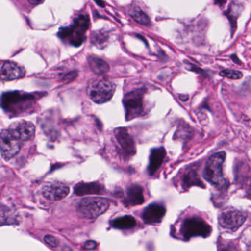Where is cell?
Listing matches in <instances>:
<instances>
[{
	"instance_id": "6da1fadb",
	"label": "cell",
	"mask_w": 251,
	"mask_h": 251,
	"mask_svg": "<svg viewBox=\"0 0 251 251\" xmlns=\"http://www.w3.org/2000/svg\"><path fill=\"white\" fill-rule=\"evenodd\" d=\"M36 102V97L30 94L11 92L3 94L0 103L2 108L11 115H19L29 111Z\"/></svg>"
},
{
	"instance_id": "7a4b0ae2",
	"label": "cell",
	"mask_w": 251,
	"mask_h": 251,
	"mask_svg": "<svg viewBox=\"0 0 251 251\" xmlns=\"http://www.w3.org/2000/svg\"><path fill=\"white\" fill-rule=\"evenodd\" d=\"M89 18L86 15L79 16L70 27L61 29L59 38L75 47H79L86 40V33L89 27Z\"/></svg>"
},
{
	"instance_id": "3957f363",
	"label": "cell",
	"mask_w": 251,
	"mask_h": 251,
	"mask_svg": "<svg viewBox=\"0 0 251 251\" xmlns=\"http://www.w3.org/2000/svg\"><path fill=\"white\" fill-rule=\"evenodd\" d=\"M226 157L225 152L214 154L207 161L204 171L205 180L220 189L226 187L227 185V181L223 176V164Z\"/></svg>"
},
{
	"instance_id": "277c9868",
	"label": "cell",
	"mask_w": 251,
	"mask_h": 251,
	"mask_svg": "<svg viewBox=\"0 0 251 251\" xmlns=\"http://www.w3.org/2000/svg\"><path fill=\"white\" fill-rule=\"evenodd\" d=\"M115 90V85L105 79L93 80L88 88L91 99L98 104L108 102L112 98Z\"/></svg>"
},
{
	"instance_id": "5b68a950",
	"label": "cell",
	"mask_w": 251,
	"mask_h": 251,
	"mask_svg": "<svg viewBox=\"0 0 251 251\" xmlns=\"http://www.w3.org/2000/svg\"><path fill=\"white\" fill-rule=\"evenodd\" d=\"M110 206V201L102 198H87L80 202L79 214L83 218L92 220L104 214Z\"/></svg>"
},
{
	"instance_id": "8992f818",
	"label": "cell",
	"mask_w": 251,
	"mask_h": 251,
	"mask_svg": "<svg viewBox=\"0 0 251 251\" xmlns=\"http://www.w3.org/2000/svg\"><path fill=\"white\" fill-rule=\"evenodd\" d=\"M145 93V89H136L126 94L123 98L127 121L140 117L143 114V97Z\"/></svg>"
},
{
	"instance_id": "52a82bcc",
	"label": "cell",
	"mask_w": 251,
	"mask_h": 251,
	"mask_svg": "<svg viewBox=\"0 0 251 251\" xmlns=\"http://www.w3.org/2000/svg\"><path fill=\"white\" fill-rule=\"evenodd\" d=\"M180 233L183 238L189 240L190 238L195 236H202L208 237L211 233V227L199 217H192L186 219L182 224Z\"/></svg>"
},
{
	"instance_id": "ba28073f",
	"label": "cell",
	"mask_w": 251,
	"mask_h": 251,
	"mask_svg": "<svg viewBox=\"0 0 251 251\" xmlns=\"http://www.w3.org/2000/svg\"><path fill=\"white\" fill-rule=\"evenodd\" d=\"M21 149V141L15 137L8 129L0 133V150L4 159L8 161L19 153Z\"/></svg>"
},
{
	"instance_id": "9c48e42d",
	"label": "cell",
	"mask_w": 251,
	"mask_h": 251,
	"mask_svg": "<svg viewBox=\"0 0 251 251\" xmlns=\"http://www.w3.org/2000/svg\"><path fill=\"white\" fill-rule=\"evenodd\" d=\"M246 219V213L243 211L236 209H227L220 214L219 221L223 228L234 232L243 225Z\"/></svg>"
},
{
	"instance_id": "30bf717a",
	"label": "cell",
	"mask_w": 251,
	"mask_h": 251,
	"mask_svg": "<svg viewBox=\"0 0 251 251\" xmlns=\"http://www.w3.org/2000/svg\"><path fill=\"white\" fill-rule=\"evenodd\" d=\"M69 193L70 187L61 182H50L42 188V195L50 201H57L64 199Z\"/></svg>"
},
{
	"instance_id": "8fae6325",
	"label": "cell",
	"mask_w": 251,
	"mask_h": 251,
	"mask_svg": "<svg viewBox=\"0 0 251 251\" xmlns=\"http://www.w3.org/2000/svg\"><path fill=\"white\" fill-rule=\"evenodd\" d=\"M9 131L19 140L29 141L34 138L36 127L30 122L20 121L14 123L8 128Z\"/></svg>"
},
{
	"instance_id": "7c38bea8",
	"label": "cell",
	"mask_w": 251,
	"mask_h": 251,
	"mask_svg": "<svg viewBox=\"0 0 251 251\" xmlns=\"http://www.w3.org/2000/svg\"><path fill=\"white\" fill-rule=\"evenodd\" d=\"M114 136L123 150L126 156L131 157L136 153V145L130 133L125 127H118L114 130Z\"/></svg>"
},
{
	"instance_id": "4fadbf2b",
	"label": "cell",
	"mask_w": 251,
	"mask_h": 251,
	"mask_svg": "<svg viewBox=\"0 0 251 251\" xmlns=\"http://www.w3.org/2000/svg\"><path fill=\"white\" fill-rule=\"evenodd\" d=\"M25 75V70L22 66L15 62L8 61L5 63L0 70V80L11 81L23 78Z\"/></svg>"
},
{
	"instance_id": "5bb4252c",
	"label": "cell",
	"mask_w": 251,
	"mask_h": 251,
	"mask_svg": "<svg viewBox=\"0 0 251 251\" xmlns=\"http://www.w3.org/2000/svg\"><path fill=\"white\" fill-rule=\"evenodd\" d=\"M165 214V207L160 204H151L144 210L142 219L146 224H156L161 223Z\"/></svg>"
},
{
	"instance_id": "9a60e30c",
	"label": "cell",
	"mask_w": 251,
	"mask_h": 251,
	"mask_svg": "<svg viewBox=\"0 0 251 251\" xmlns=\"http://www.w3.org/2000/svg\"><path fill=\"white\" fill-rule=\"evenodd\" d=\"M145 202L143 189L142 186L133 184L127 189V198L123 201L126 206H136Z\"/></svg>"
},
{
	"instance_id": "2e32d148",
	"label": "cell",
	"mask_w": 251,
	"mask_h": 251,
	"mask_svg": "<svg viewBox=\"0 0 251 251\" xmlns=\"http://www.w3.org/2000/svg\"><path fill=\"white\" fill-rule=\"evenodd\" d=\"M165 157L166 151L164 148H155V149L152 150L148 168V173L151 176H153L155 172L160 168Z\"/></svg>"
},
{
	"instance_id": "e0dca14e",
	"label": "cell",
	"mask_w": 251,
	"mask_h": 251,
	"mask_svg": "<svg viewBox=\"0 0 251 251\" xmlns=\"http://www.w3.org/2000/svg\"><path fill=\"white\" fill-rule=\"evenodd\" d=\"M198 169L195 168L194 167L186 170V173L183 177V181H182V186L185 189H187L188 188L191 187L192 186H198L201 187H205V185L203 184L201 179H200L199 176H198Z\"/></svg>"
},
{
	"instance_id": "ac0fdd59",
	"label": "cell",
	"mask_w": 251,
	"mask_h": 251,
	"mask_svg": "<svg viewBox=\"0 0 251 251\" xmlns=\"http://www.w3.org/2000/svg\"><path fill=\"white\" fill-rule=\"evenodd\" d=\"M105 192V188L99 183H80L75 188L76 195H90V194H102Z\"/></svg>"
},
{
	"instance_id": "d6986e66",
	"label": "cell",
	"mask_w": 251,
	"mask_h": 251,
	"mask_svg": "<svg viewBox=\"0 0 251 251\" xmlns=\"http://www.w3.org/2000/svg\"><path fill=\"white\" fill-rule=\"evenodd\" d=\"M89 64L92 71L98 75L106 74L110 70L109 65L105 61L98 57H89Z\"/></svg>"
},
{
	"instance_id": "ffe728a7",
	"label": "cell",
	"mask_w": 251,
	"mask_h": 251,
	"mask_svg": "<svg viewBox=\"0 0 251 251\" xmlns=\"http://www.w3.org/2000/svg\"><path fill=\"white\" fill-rule=\"evenodd\" d=\"M111 226L114 228L120 229V230L131 229L136 226V220L131 216L126 215L113 220L111 222Z\"/></svg>"
},
{
	"instance_id": "44dd1931",
	"label": "cell",
	"mask_w": 251,
	"mask_h": 251,
	"mask_svg": "<svg viewBox=\"0 0 251 251\" xmlns=\"http://www.w3.org/2000/svg\"><path fill=\"white\" fill-rule=\"evenodd\" d=\"M129 14H130V17L139 24L145 26L151 25V23L149 17L144 11H142L139 7H132L129 11Z\"/></svg>"
},
{
	"instance_id": "7402d4cb",
	"label": "cell",
	"mask_w": 251,
	"mask_h": 251,
	"mask_svg": "<svg viewBox=\"0 0 251 251\" xmlns=\"http://www.w3.org/2000/svg\"><path fill=\"white\" fill-rule=\"evenodd\" d=\"M108 39H109V36H108V33L103 30L94 32L92 34V43L100 49L106 46Z\"/></svg>"
},
{
	"instance_id": "603a6c76",
	"label": "cell",
	"mask_w": 251,
	"mask_h": 251,
	"mask_svg": "<svg viewBox=\"0 0 251 251\" xmlns=\"http://www.w3.org/2000/svg\"><path fill=\"white\" fill-rule=\"evenodd\" d=\"M239 12V5H236L235 4L230 5L228 10L226 12V16L231 25L232 35L234 33L236 29V20Z\"/></svg>"
},
{
	"instance_id": "cb8c5ba5",
	"label": "cell",
	"mask_w": 251,
	"mask_h": 251,
	"mask_svg": "<svg viewBox=\"0 0 251 251\" xmlns=\"http://www.w3.org/2000/svg\"><path fill=\"white\" fill-rule=\"evenodd\" d=\"M220 75L222 77L232 79V80H239V79L242 78L243 74L240 71H236V70H224L220 72Z\"/></svg>"
},
{
	"instance_id": "d4e9b609",
	"label": "cell",
	"mask_w": 251,
	"mask_h": 251,
	"mask_svg": "<svg viewBox=\"0 0 251 251\" xmlns=\"http://www.w3.org/2000/svg\"><path fill=\"white\" fill-rule=\"evenodd\" d=\"M45 242L48 245H49L50 246L52 247V248H56V247H58V244H59V242H58L57 238L52 236V235H47V236H45Z\"/></svg>"
},
{
	"instance_id": "484cf974",
	"label": "cell",
	"mask_w": 251,
	"mask_h": 251,
	"mask_svg": "<svg viewBox=\"0 0 251 251\" xmlns=\"http://www.w3.org/2000/svg\"><path fill=\"white\" fill-rule=\"evenodd\" d=\"M8 222H12L10 220L8 212L5 210L0 209V225L8 224Z\"/></svg>"
},
{
	"instance_id": "4316f807",
	"label": "cell",
	"mask_w": 251,
	"mask_h": 251,
	"mask_svg": "<svg viewBox=\"0 0 251 251\" xmlns=\"http://www.w3.org/2000/svg\"><path fill=\"white\" fill-rule=\"evenodd\" d=\"M97 248V243L95 241H87L84 244V248L86 250H94Z\"/></svg>"
},
{
	"instance_id": "83f0119b",
	"label": "cell",
	"mask_w": 251,
	"mask_h": 251,
	"mask_svg": "<svg viewBox=\"0 0 251 251\" xmlns=\"http://www.w3.org/2000/svg\"><path fill=\"white\" fill-rule=\"evenodd\" d=\"M191 67H192V68H191L190 70H192V71L199 73V74L205 75V71L201 70L200 68H198V67H195V65H191Z\"/></svg>"
},
{
	"instance_id": "f1b7e54d",
	"label": "cell",
	"mask_w": 251,
	"mask_h": 251,
	"mask_svg": "<svg viewBox=\"0 0 251 251\" xmlns=\"http://www.w3.org/2000/svg\"><path fill=\"white\" fill-rule=\"evenodd\" d=\"M29 2H30L31 5H39V4L42 3L43 2L44 0H28Z\"/></svg>"
},
{
	"instance_id": "f546056e",
	"label": "cell",
	"mask_w": 251,
	"mask_h": 251,
	"mask_svg": "<svg viewBox=\"0 0 251 251\" xmlns=\"http://www.w3.org/2000/svg\"><path fill=\"white\" fill-rule=\"evenodd\" d=\"M232 60H233V62L236 63L237 64H241V61H239V58H237L236 55H231Z\"/></svg>"
},
{
	"instance_id": "4dcf8cb0",
	"label": "cell",
	"mask_w": 251,
	"mask_h": 251,
	"mask_svg": "<svg viewBox=\"0 0 251 251\" xmlns=\"http://www.w3.org/2000/svg\"><path fill=\"white\" fill-rule=\"evenodd\" d=\"M226 0H214V2H215V4H217V5L222 6V5L226 3Z\"/></svg>"
},
{
	"instance_id": "1f68e13d",
	"label": "cell",
	"mask_w": 251,
	"mask_h": 251,
	"mask_svg": "<svg viewBox=\"0 0 251 251\" xmlns=\"http://www.w3.org/2000/svg\"><path fill=\"white\" fill-rule=\"evenodd\" d=\"M95 2H96V3L98 4V5L102 7V8H104V7H105V3H104L102 0H95Z\"/></svg>"
},
{
	"instance_id": "d6a6232c",
	"label": "cell",
	"mask_w": 251,
	"mask_h": 251,
	"mask_svg": "<svg viewBox=\"0 0 251 251\" xmlns=\"http://www.w3.org/2000/svg\"><path fill=\"white\" fill-rule=\"evenodd\" d=\"M180 99L182 100H183V101L187 100L188 96H187V95H180Z\"/></svg>"
}]
</instances>
